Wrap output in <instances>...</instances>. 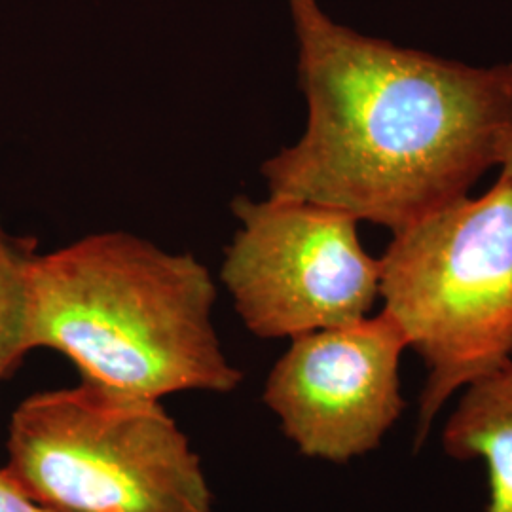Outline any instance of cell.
I'll use <instances>...</instances> for the list:
<instances>
[{
	"mask_svg": "<svg viewBox=\"0 0 512 512\" xmlns=\"http://www.w3.org/2000/svg\"><path fill=\"white\" fill-rule=\"evenodd\" d=\"M308 124L262 164L270 198L393 234L469 196L512 156V63L473 67L355 33L287 0Z\"/></svg>",
	"mask_w": 512,
	"mask_h": 512,
	"instance_id": "obj_1",
	"label": "cell"
},
{
	"mask_svg": "<svg viewBox=\"0 0 512 512\" xmlns=\"http://www.w3.org/2000/svg\"><path fill=\"white\" fill-rule=\"evenodd\" d=\"M217 285L190 253L101 232L46 255L27 275V349H54L84 380L135 395L234 393L213 323Z\"/></svg>",
	"mask_w": 512,
	"mask_h": 512,
	"instance_id": "obj_2",
	"label": "cell"
},
{
	"mask_svg": "<svg viewBox=\"0 0 512 512\" xmlns=\"http://www.w3.org/2000/svg\"><path fill=\"white\" fill-rule=\"evenodd\" d=\"M380 298L427 370L420 450L458 391L512 361V175L395 232L380 256Z\"/></svg>",
	"mask_w": 512,
	"mask_h": 512,
	"instance_id": "obj_3",
	"label": "cell"
},
{
	"mask_svg": "<svg viewBox=\"0 0 512 512\" xmlns=\"http://www.w3.org/2000/svg\"><path fill=\"white\" fill-rule=\"evenodd\" d=\"M2 469L52 512H213L202 459L162 399L90 380L27 397Z\"/></svg>",
	"mask_w": 512,
	"mask_h": 512,
	"instance_id": "obj_4",
	"label": "cell"
},
{
	"mask_svg": "<svg viewBox=\"0 0 512 512\" xmlns=\"http://www.w3.org/2000/svg\"><path fill=\"white\" fill-rule=\"evenodd\" d=\"M239 228L220 279L245 329L264 340L296 338L359 321L380 298V258L366 253L348 213L239 196Z\"/></svg>",
	"mask_w": 512,
	"mask_h": 512,
	"instance_id": "obj_5",
	"label": "cell"
},
{
	"mask_svg": "<svg viewBox=\"0 0 512 512\" xmlns=\"http://www.w3.org/2000/svg\"><path fill=\"white\" fill-rule=\"evenodd\" d=\"M406 349L384 311L300 334L270 370L262 401L302 456L344 465L378 450L401 418Z\"/></svg>",
	"mask_w": 512,
	"mask_h": 512,
	"instance_id": "obj_6",
	"label": "cell"
},
{
	"mask_svg": "<svg viewBox=\"0 0 512 512\" xmlns=\"http://www.w3.org/2000/svg\"><path fill=\"white\" fill-rule=\"evenodd\" d=\"M446 456L482 459L488 469L486 512H512V361L461 391L442 429Z\"/></svg>",
	"mask_w": 512,
	"mask_h": 512,
	"instance_id": "obj_7",
	"label": "cell"
},
{
	"mask_svg": "<svg viewBox=\"0 0 512 512\" xmlns=\"http://www.w3.org/2000/svg\"><path fill=\"white\" fill-rule=\"evenodd\" d=\"M33 245L0 228V382L21 363L27 349V275Z\"/></svg>",
	"mask_w": 512,
	"mask_h": 512,
	"instance_id": "obj_8",
	"label": "cell"
},
{
	"mask_svg": "<svg viewBox=\"0 0 512 512\" xmlns=\"http://www.w3.org/2000/svg\"><path fill=\"white\" fill-rule=\"evenodd\" d=\"M0 512H52L31 501L0 467Z\"/></svg>",
	"mask_w": 512,
	"mask_h": 512,
	"instance_id": "obj_9",
	"label": "cell"
},
{
	"mask_svg": "<svg viewBox=\"0 0 512 512\" xmlns=\"http://www.w3.org/2000/svg\"><path fill=\"white\" fill-rule=\"evenodd\" d=\"M501 173H507V175H512V156H511V160H509V162H507V164L503 165V167H501Z\"/></svg>",
	"mask_w": 512,
	"mask_h": 512,
	"instance_id": "obj_10",
	"label": "cell"
}]
</instances>
